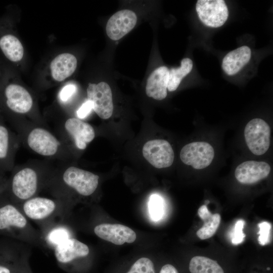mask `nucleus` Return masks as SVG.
<instances>
[{"instance_id":"7c9ffc66","label":"nucleus","mask_w":273,"mask_h":273,"mask_svg":"<svg viewBox=\"0 0 273 273\" xmlns=\"http://www.w3.org/2000/svg\"><path fill=\"white\" fill-rule=\"evenodd\" d=\"M198 214L204 221L210 218L212 214L209 211L206 205H202L198 210Z\"/></svg>"},{"instance_id":"a878e982","label":"nucleus","mask_w":273,"mask_h":273,"mask_svg":"<svg viewBox=\"0 0 273 273\" xmlns=\"http://www.w3.org/2000/svg\"><path fill=\"white\" fill-rule=\"evenodd\" d=\"M127 273H155L152 261L148 258L139 259Z\"/></svg>"},{"instance_id":"412c9836","label":"nucleus","mask_w":273,"mask_h":273,"mask_svg":"<svg viewBox=\"0 0 273 273\" xmlns=\"http://www.w3.org/2000/svg\"><path fill=\"white\" fill-rule=\"evenodd\" d=\"M26 224L25 217L13 205L7 204L0 208V230L10 226L22 229Z\"/></svg>"},{"instance_id":"4468645a","label":"nucleus","mask_w":273,"mask_h":273,"mask_svg":"<svg viewBox=\"0 0 273 273\" xmlns=\"http://www.w3.org/2000/svg\"><path fill=\"white\" fill-rule=\"evenodd\" d=\"M89 252L88 246L75 238H67L57 245L55 255L61 263H67L77 257L87 256Z\"/></svg>"},{"instance_id":"9d476101","label":"nucleus","mask_w":273,"mask_h":273,"mask_svg":"<svg viewBox=\"0 0 273 273\" xmlns=\"http://www.w3.org/2000/svg\"><path fill=\"white\" fill-rule=\"evenodd\" d=\"M136 21V14L132 11H119L108 20L106 27L107 34L110 39L117 40L130 32Z\"/></svg>"},{"instance_id":"5701e85b","label":"nucleus","mask_w":273,"mask_h":273,"mask_svg":"<svg viewBox=\"0 0 273 273\" xmlns=\"http://www.w3.org/2000/svg\"><path fill=\"white\" fill-rule=\"evenodd\" d=\"M193 63L190 58H184L179 67L172 68L169 70L167 89L169 92L175 90L178 87L183 78L191 72Z\"/></svg>"},{"instance_id":"cd10ccee","label":"nucleus","mask_w":273,"mask_h":273,"mask_svg":"<svg viewBox=\"0 0 273 273\" xmlns=\"http://www.w3.org/2000/svg\"><path fill=\"white\" fill-rule=\"evenodd\" d=\"M245 221L243 219L238 220L235 223L232 234V243L234 245H238L242 243L245 237L243 232Z\"/></svg>"},{"instance_id":"b1692460","label":"nucleus","mask_w":273,"mask_h":273,"mask_svg":"<svg viewBox=\"0 0 273 273\" xmlns=\"http://www.w3.org/2000/svg\"><path fill=\"white\" fill-rule=\"evenodd\" d=\"M220 220L218 213L212 214L210 218L204 221L203 226L197 231L198 237L201 240H205L212 237L218 228Z\"/></svg>"},{"instance_id":"72a5a7b5","label":"nucleus","mask_w":273,"mask_h":273,"mask_svg":"<svg viewBox=\"0 0 273 273\" xmlns=\"http://www.w3.org/2000/svg\"><path fill=\"white\" fill-rule=\"evenodd\" d=\"M267 269L269 270V269H270V268H269V267H267Z\"/></svg>"},{"instance_id":"f257e3e1","label":"nucleus","mask_w":273,"mask_h":273,"mask_svg":"<svg viewBox=\"0 0 273 273\" xmlns=\"http://www.w3.org/2000/svg\"><path fill=\"white\" fill-rule=\"evenodd\" d=\"M0 88V105L9 113L26 114L32 108L33 100L30 93L19 84L5 82Z\"/></svg>"},{"instance_id":"473e14b6","label":"nucleus","mask_w":273,"mask_h":273,"mask_svg":"<svg viewBox=\"0 0 273 273\" xmlns=\"http://www.w3.org/2000/svg\"><path fill=\"white\" fill-rule=\"evenodd\" d=\"M0 273H10V271L8 268L0 266Z\"/></svg>"},{"instance_id":"6e6552de","label":"nucleus","mask_w":273,"mask_h":273,"mask_svg":"<svg viewBox=\"0 0 273 273\" xmlns=\"http://www.w3.org/2000/svg\"><path fill=\"white\" fill-rule=\"evenodd\" d=\"M87 100L93 105V109L102 119H107L112 115L113 103L112 91L105 82L98 84L89 83L86 89Z\"/></svg>"},{"instance_id":"4be33fe9","label":"nucleus","mask_w":273,"mask_h":273,"mask_svg":"<svg viewBox=\"0 0 273 273\" xmlns=\"http://www.w3.org/2000/svg\"><path fill=\"white\" fill-rule=\"evenodd\" d=\"M189 270L191 273H224L216 261L201 256H194L191 259Z\"/></svg>"},{"instance_id":"dca6fc26","label":"nucleus","mask_w":273,"mask_h":273,"mask_svg":"<svg viewBox=\"0 0 273 273\" xmlns=\"http://www.w3.org/2000/svg\"><path fill=\"white\" fill-rule=\"evenodd\" d=\"M169 69L166 66H160L150 75L147 81L146 93L149 97L162 100L167 96Z\"/></svg>"},{"instance_id":"2eb2a0df","label":"nucleus","mask_w":273,"mask_h":273,"mask_svg":"<svg viewBox=\"0 0 273 273\" xmlns=\"http://www.w3.org/2000/svg\"><path fill=\"white\" fill-rule=\"evenodd\" d=\"M16 146L14 135L0 116V171L11 168Z\"/></svg>"},{"instance_id":"c756f323","label":"nucleus","mask_w":273,"mask_h":273,"mask_svg":"<svg viewBox=\"0 0 273 273\" xmlns=\"http://www.w3.org/2000/svg\"><path fill=\"white\" fill-rule=\"evenodd\" d=\"M93 109L92 102L87 100L83 103L76 112L77 117L79 119H83L87 116Z\"/></svg>"},{"instance_id":"423d86ee","label":"nucleus","mask_w":273,"mask_h":273,"mask_svg":"<svg viewBox=\"0 0 273 273\" xmlns=\"http://www.w3.org/2000/svg\"><path fill=\"white\" fill-rule=\"evenodd\" d=\"M196 10L201 22L212 28L222 26L229 16L228 9L223 0H198Z\"/></svg>"},{"instance_id":"bb28decb","label":"nucleus","mask_w":273,"mask_h":273,"mask_svg":"<svg viewBox=\"0 0 273 273\" xmlns=\"http://www.w3.org/2000/svg\"><path fill=\"white\" fill-rule=\"evenodd\" d=\"M259 229L258 234L259 235L258 241L260 245L264 246L270 242L271 224L267 221H262L258 224Z\"/></svg>"},{"instance_id":"6ab92c4d","label":"nucleus","mask_w":273,"mask_h":273,"mask_svg":"<svg viewBox=\"0 0 273 273\" xmlns=\"http://www.w3.org/2000/svg\"><path fill=\"white\" fill-rule=\"evenodd\" d=\"M251 57V49L246 46L240 47L224 56L222 62V68L228 75H235L248 64Z\"/></svg>"},{"instance_id":"1a4fd4ad","label":"nucleus","mask_w":273,"mask_h":273,"mask_svg":"<svg viewBox=\"0 0 273 273\" xmlns=\"http://www.w3.org/2000/svg\"><path fill=\"white\" fill-rule=\"evenodd\" d=\"M144 158L157 168L170 166L174 160V152L168 142L164 140H153L147 142L143 148Z\"/></svg>"},{"instance_id":"39448f33","label":"nucleus","mask_w":273,"mask_h":273,"mask_svg":"<svg viewBox=\"0 0 273 273\" xmlns=\"http://www.w3.org/2000/svg\"><path fill=\"white\" fill-rule=\"evenodd\" d=\"M38 186V174L33 167L25 166L18 169L11 180V190L18 199L27 200L35 194Z\"/></svg>"},{"instance_id":"f03ea898","label":"nucleus","mask_w":273,"mask_h":273,"mask_svg":"<svg viewBox=\"0 0 273 273\" xmlns=\"http://www.w3.org/2000/svg\"><path fill=\"white\" fill-rule=\"evenodd\" d=\"M244 136L250 151L256 155L264 154L270 146V128L263 119L255 118L246 125Z\"/></svg>"},{"instance_id":"7ed1b4c3","label":"nucleus","mask_w":273,"mask_h":273,"mask_svg":"<svg viewBox=\"0 0 273 273\" xmlns=\"http://www.w3.org/2000/svg\"><path fill=\"white\" fill-rule=\"evenodd\" d=\"M28 147L35 153L44 157H53L59 152L61 144L48 129L36 127L31 129L26 137Z\"/></svg>"},{"instance_id":"0eeeda50","label":"nucleus","mask_w":273,"mask_h":273,"mask_svg":"<svg viewBox=\"0 0 273 273\" xmlns=\"http://www.w3.org/2000/svg\"><path fill=\"white\" fill-rule=\"evenodd\" d=\"M214 156L212 146L205 142H196L185 145L180 152V158L186 165L194 169H202L208 166Z\"/></svg>"},{"instance_id":"f3484780","label":"nucleus","mask_w":273,"mask_h":273,"mask_svg":"<svg viewBox=\"0 0 273 273\" xmlns=\"http://www.w3.org/2000/svg\"><path fill=\"white\" fill-rule=\"evenodd\" d=\"M77 61L72 54L64 53L56 56L51 61V75L56 81L61 82L70 76L75 71Z\"/></svg>"},{"instance_id":"f8f14e48","label":"nucleus","mask_w":273,"mask_h":273,"mask_svg":"<svg viewBox=\"0 0 273 273\" xmlns=\"http://www.w3.org/2000/svg\"><path fill=\"white\" fill-rule=\"evenodd\" d=\"M270 172V165L263 161H245L236 168L235 176L241 184H252L267 177Z\"/></svg>"},{"instance_id":"a211bd4d","label":"nucleus","mask_w":273,"mask_h":273,"mask_svg":"<svg viewBox=\"0 0 273 273\" xmlns=\"http://www.w3.org/2000/svg\"><path fill=\"white\" fill-rule=\"evenodd\" d=\"M56 203L44 197H32L26 200L23 209L25 214L33 220H41L50 216L55 210Z\"/></svg>"},{"instance_id":"2f4dec72","label":"nucleus","mask_w":273,"mask_h":273,"mask_svg":"<svg viewBox=\"0 0 273 273\" xmlns=\"http://www.w3.org/2000/svg\"><path fill=\"white\" fill-rule=\"evenodd\" d=\"M160 273H178L177 269L173 265L167 264L163 266Z\"/></svg>"},{"instance_id":"aec40b11","label":"nucleus","mask_w":273,"mask_h":273,"mask_svg":"<svg viewBox=\"0 0 273 273\" xmlns=\"http://www.w3.org/2000/svg\"><path fill=\"white\" fill-rule=\"evenodd\" d=\"M0 50L10 62L17 63L22 60L24 48L19 38L14 34L3 32L0 28Z\"/></svg>"},{"instance_id":"9b49d317","label":"nucleus","mask_w":273,"mask_h":273,"mask_svg":"<svg viewBox=\"0 0 273 273\" xmlns=\"http://www.w3.org/2000/svg\"><path fill=\"white\" fill-rule=\"evenodd\" d=\"M94 232L99 238L117 245L132 243L136 238L132 229L120 224L102 223L95 228Z\"/></svg>"},{"instance_id":"c85d7f7f","label":"nucleus","mask_w":273,"mask_h":273,"mask_svg":"<svg viewBox=\"0 0 273 273\" xmlns=\"http://www.w3.org/2000/svg\"><path fill=\"white\" fill-rule=\"evenodd\" d=\"M76 87L73 84H68L64 86L59 93V99L62 102L68 101L75 94Z\"/></svg>"},{"instance_id":"20e7f679","label":"nucleus","mask_w":273,"mask_h":273,"mask_svg":"<svg viewBox=\"0 0 273 273\" xmlns=\"http://www.w3.org/2000/svg\"><path fill=\"white\" fill-rule=\"evenodd\" d=\"M99 178L98 175L72 166L67 167L62 174L63 181L67 186L84 196L95 192L98 186Z\"/></svg>"},{"instance_id":"ddd939ff","label":"nucleus","mask_w":273,"mask_h":273,"mask_svg":"<svg viewBox=\"0 0 273 273\" xmlns=\"http://www.w3.org/2000/svg\"><path fill=\"white\" fill-rule=\"evenodd\" d=\"M66 132L71 137L77 148L84 150L95 137L93 126L80 119L70 117L64 125Z\"/></svg>"},{"instance_id":"393cba45","label":"nucleus","mask_w":273,"mask_h":273,"mask_svg":"<svg viewBox=\"0 0 273 273\" xmlns=\"http://www.w3.org/2000/svg\"><path fill=\"white\" fill-rule=\"evenodd\" d=\"M164 201L162 198L157 194H152L149 198L148 209L150 216L152 220H160L164 212Z\"/></svg>"}]
</instances>
